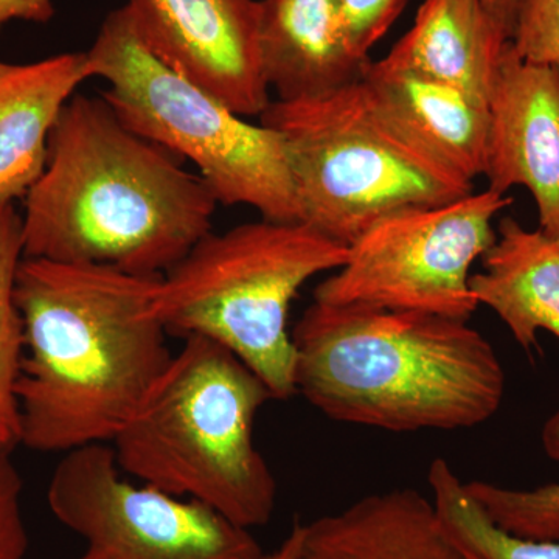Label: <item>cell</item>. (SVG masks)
Wrapping results in <instances>:
<instances>
[{
  "label": "cell",
  "mask_w": 559,
  "mask_h": 559,
  "mask_svg": "<svg viewBox=\"0 0 559 559\" xmlns=\"http://www.w3.org/2000/svg\"><path fill=\"white\" fill-rule=\"evenodd\" d=\"M160 278L22 259L21 444L69 452L108 443L134 417L175 356L154 311Z\"/></svg>",
  "instance_id": "1"
},
{
  "label": "cell",
  "mask_w": 559,
  "mask_h": 559,
  "mask_svg": "<svg viewBox=\"0 0 559 559\" xmlns=\"http://www.w3.org/2000/svg\"><path fill=\"white\" fill-rule=\"evenodd\" d=\"M179 160L128 130L102 95H73L25 197V259L167 274L212 231L219 204Z\"/></svg>",
  "instance_id": "2"
},
{
  "label": "cell",
  "mask_w": 559,
  "mask_h": 559,
  "mask_svg": "<svg viewBox=\"0 0 559 559\" xmlns=\"http://www.w3.org/2000/svg\"><path fill=\"white\" fill-rule=\"evenodd\" d=\"M290 336L297 393L334 421L469 429L495 417L506 393L495 348L463 320L312 301Z\"/></svg>",
  "instance_id": "3"
},
{
  "label": "cell",
  "mask_w": 559,
  "mask_h": 559,
  "mask_svg": "<svg viewBox=\"0 0 559 559\" xmlns=\"http://www.w3.org/2000/svg\"><path fill=\"white\" fill-rule=\"evenodd\" d=\"M270 389L234 353L183 340L134 417L112 440L121 473L193 499L245 528L271 521L277 480L253 425Z\"/></svg>",
  "instance_id": "4"
},
{
  "label": "cell",
  "mask_w": 559,
  "mask_h": 559,
  "mask_svg": "<svg viewBox=\"0 0 559 559\" xmlns=\"http://www.w3.org/2000/svg\"><path fill=\"white\" fill-rule=\"evenodd\" d=\"M348 246L299 221L261 218L205 235L162 275L154 311L171 336H201L241 359L272 399L297 395L290 305L316 275L337 271Z\"/></svg>",
  "instance_id": "5"
},
{
  "label": "cell",
  "mask_w": 559,
  "mask_h": 559,
  "mask_svg": "<svg viewBox=\"0 0 559 559\" xmlns=\"http://www.w3.org/2000/svg\"><path fill=\"white\" fill-rule=\"evenodd\" d=\"M288 150L300 223L349 246L374 223L474 193L370 100L362 83L304 100H272L260 116Z\"/></svg>",
  "instance_id": "6"
},
{
  "label": "cell",
  "mask_w": 559,
  "mask_h": 559,
  "mask_svg": "<svg viewBox=\"0 0 559 559\" xmlns=\"http://www.w3.org/2000/svg\"><path fill=\"white\" fill-rule=\"evenodd\" d=\"M92 79L121 123L197 165L219 204L248 205L261 218L299 221L285 140L238 116L162 61L139 31L128 3L110 11L86 51ZM300 223V221H299Z\"/></svg>",
  "instance_id": "7"
},
{
  "label": "cell",
  "mask_w": 559,
  "mask_h": 559,
  "mask_svg": "<svg viewBox=\"0 0 559 559\" xmlns=\"http://www.w3.org/2000/svg\"><path fill=\"white\" fill-rule=\"evenodd\" d=\"M511 204L507 194L487 189L392 213L348 246L344 266L320 283L314 301L468 322L480 307L471 290V267L495 245L492 223Z\"/></svg>",
  "instance_id": "8"
},
{
  "label": "cell",
  "mask_w": 559,
  "mask_h": 559,
  "mask_svg": "<svg viewBox=\"0 0 559 559\" xmlns=\"http://www.w3.org/2000/svg\"><path fill=\"white\" fill-rule=\"evenodd\" d=\"M53 516L86 543L81 559H261L249 528L198 500L121 479L114 448L66 452L47 491Z\"/></svg>",
  "instance_id": "9"
},
{
  "label": "cell",
  "mask_w": 559,
  "mask_h": 559,
  "mask_svg": "<svg viewBox=\"0 0 559 559\" xmlns=\"http://www.w3.org/2000/svg\"><path fill=\"white\" fill-rule=\"evenodd\" d=\"M153 53L241 117L270 106L260 0H128Z\"/></svg>",
  "instance_id": "10"
},
{
  "label": "cell",
  "mask_w": 559,
  "mask_h": 559,
  "mask_svg": "<svg viewBox=\"0 0 559 559\" xmlns=\"http://www.w3.org/2000/svg\"><path fill=\"white\" fill-rule=\"evenodd\" d=\"M488 189L524 187L539 229L559 238V75L518 57L507 44L489 100Z\"/></svg>",
  "instance_id": "11"
},
{
  "label": "cell",
  "mask_w": 559,
  "mask_h": 559,
  "mask_svg": "<svg viewBox=\"0 0 559 559\" xmlns=\"http://www.w3.org/2000/svg\"><path fill=\"white\" fill-rule=\"evenodd\" d=\"M260 60L275 100L319 97L362 79L336 0H260Z\"/></svg>",
  "instance_id": "12"
},
{
  "label": "cell",
  "mask_w": 559,
  "mask_h": 559,
  "mask_svg": "<svg viewBox=\"0 0 559 559\" xmlns=\"http://www.w3.org/2000/svg\"><path fill=\"white\" fill-rule=\"evenodd\" d=\"M378 109L452 171L476 182L488 165L489 106L450 84L370 61L360 79Z\"/></svg>",
  "instance_id": "13"
},
{
  "label": "cell",
  "mask_w": 559,
  "mask_h": 559,
  "mask_svg": "<svg viewBox=\"0 0 559 559\" xmlns=\"http://www.w3.org/2000/svg\"><path fill=\"white\" fill-rule=\"evenodd\" d=\"M86 51L16 64L0 60V205L25 200L46 170L51 130L80 84Z\"/></svg>",
  "instance_id": "14"
},
{
  "label": "cell",
  "mask_w": 559,
  "mask_h": 559,
  "mask_svg": "<svg viewBox=\"0 0 559 559\" xmlns=\"http://www.w3.org/2000/svg\"><path fill=\"white\" fill-rule=\"evenodd\" d=\"M509 43L480 0H423L411 31L380 62L450 84L489 106Z\"/></svg>",
  "instance_id": "15"
},
{
  "label": "cell",
  "mask_w": 559,
  "mask_h": 559,
  "mask_svg": "<svg viewBox=\"0 0 559 559\" xmlns=\"http://www.w3.org/2000/svg\"><path fill=\"white\" fill-rule=\"evenodd\" d=\"M297 559L465 558L441 532L432 500L403 488L301 524Z\"/></svg>",
  "instance_id": "16"
},
{
  "label": "cell",
  "mask_w": 559,
  "mask_h": 559,
  "mask_svg": "<svg viewBox=\"0 0 559 559\" xmlns=\"http://www.w3.org/2000/svg\"><path fill=\"white\" fill-rule=\"evenodd\" d=\"M469 286L525 352L538 347L539 331L559 340V238L506 216Z\"/></svg>",
  "instance_id": "17"
},
{
  "label": "cell",
  "mask_w": 559,
  "mask_h": 559,
  "mask_svg": "<svg viewBox=\"0 0 559 559\" xmlns=\"http://www.w3.org/2000/svg\"><path fill=\"white\" fill-rule=\"evenodd\" d=\"M428 479L441 532L463 558L559 559V539L520 538L489 520L447 460H433Z\"/></svg>",
  "instance_id": "18"
},
{
  "label": "cell",
  "mask_w": 559,
  "mask_h": 559,
  "mask_svg": "<svg viewBox=\"0 0 559 559\" xmlns=\"http://www.w3.org/2000/svg\"><path fill=\"white\" fill-rule=\"evenodd\" d=\"M22 259V215L14 204L0 205V447L11 450L21 444L16 389L24 356V326L14 286Z\"/></svg>",
  "instance_id": "19"
},
{
  "label": "cell",
  "mask_w": 559,
  "mask_h": 559,
  "mask_svg": "<svg viewBox=\"0 0 559 559\" xmlns=\"http://www.w3.org/2000/svg\"><path fill=\"white\" fill-rule=\"evenodd\" d=\"M544 451L559 462V411L543 429ZM471 498L498 527L520 538L559 539V484L535 489H511L473 480L463 484Z\"/></svg>",
  "instance_id": "20"
},
{
  "label": "cell",
  "mask_w": 559,
  "mask_h": 559,
  "mask_svg": "<svg viewBox=\"0 0 559 559\" xmlns=\"http://www.w3.org/2000/svg\"><path fill=\"white\" fill-rule=\"evenodd\" d=\"M510 44L522 60L559 75V0H521Z\"/></svg>",
  "instance_id": "21"
},
{
  "label": "cell",
  "mask_w": 559,
  "mask_h": 559,
  "mask_svg": "<svg viewBox=\"0 0 559 559\" xmlns=\"http://www.w3.org/2000/svg\"><path fill=\"white\" fill-rule=\"evenodd\" d=\"M349 46L358 57L370 60L393 22L399 20L407 0H336Z\"/></svg>",
  "instance_id": "22"
},
{
  "label": "cell",
  "mask_w": 559,
  "mask_h": 559,
  "mask_svg": "<svg viewBox=\"0 0 559 559\" xmlns=\"http://www.w3.org/2000/svg\"><path fill=\"white\" fill-rule=\"evenodd\" d=\"M22 479L13 450L0 447V559H24L28 536L22 518Z\"/></svg>",
  "instance_id": "23"
},
{
  "label": "cell",
  "mask_w": 559,
  "mask_h": 559,
  "mask_svg": "<svg viewBox=\"0 0 559 559\" xmlns=\"http://www.w3.org/2000/svg\"><path fill=\"white\" fill-rule=\"evenodd\" d=\"M53 14V0H0V28L11 21L47 24Z\"/></svg>",
  "instance_id": "24"
},
{
  "label": "cell",
  "mask_w": 559,
  "mask_h": 559,
  "mask_svg": "<svg viewBox=\"0 0 559 559\" xmlns=\"http://www.w3.org/2000/svg\"><path fill=\"white\" fill-rule=\"evenodd\" d=\"M480 2L488 11L489 16L499 25L500 31L506 33L507 38L511 40L521 0H480Z\"/></svg>",
  "instance_id": "25"
},
{
  "label": "cell",
  "mask_w": 559,
  "mask_h": 559,
  "mask_svg": "<svg viewBox=\"0 0 559 559\" xmlns=\"http://www.w3.org/2000/svg\"><path fill=\"white\" fill-rule=\"evenodd\" d=\"M301 543V522L297 521L290 528L288 538L280 544L277 550L272 554H264L261 559H297Z\"/></svg>",
  "instance_id": "26"
}]
</instances>
